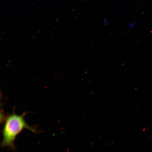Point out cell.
Masks as SVG:
<instances>
[{"label":"cell","instance_id":"obj_1","mask_svg":"<svg viewBox=\"0 0 152 152\" xmlns=\"http://www.w3.org/2000/svg\"><path fill=\"white\" fill-rule=\"evenodd\" d=\"M26 113L17 115L15 112L9 115L5 119L3 130V140L1 145L14 149V142L17 136L24 129L33 132H37L36 129L28 125L25 120Z\"/></svg>","mask_w":152,"mask_h":152}]
</instances>
